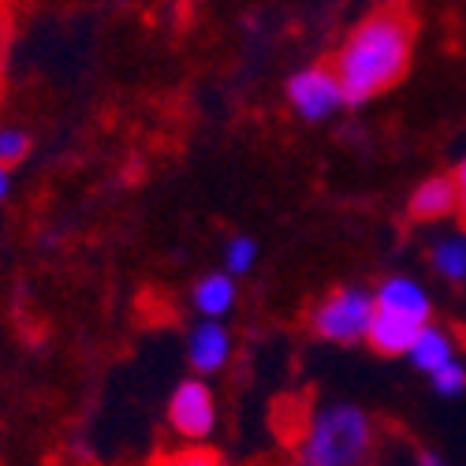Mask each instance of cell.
<instances>
[{
  "mask_svg": "<svg viewBox=\"0 0 466 466\" xmlns=\"http://www.w3.org/2000/svg\"><path fill=\"white\" fill-rule=\"evenodd\" d=\"M414 34H418V19L410 8L400 5L373 8L347 34V42L332 56V71L339 75L347 105L370 101L403 79L414 53Z\"/></svg>",
  "mask_w": 466,
  "mask_h": 466,
  "instance_id": "obj_1",
  "label": "cell"
},
{
  "mask_svg": "<svg viewBox=\"0 0 466 466\" xmlns=\"http://www.w3.org/2000/svg\"><path fill=\"white\" fill-rule=\"evenodd\" d=\"M373 448V425L359 407H329L302 441L306 466H362Z\"/></svg>",
  "mask_w": 466,
  "mask_h": 466,
  "instance_id": "obj_2",
  "label": "cell"
},
{
  "mask_svg": "<svg viewBox=\"0 0 466 466\" xmlns=\"http://www.w3.org/2000/svg\"><path fill=\"white\" fill-rule=\"evenodd\" d=\"M373 314H377V299L355 288H343V291H332L314 309V332L332 343H359L370 336Z\"/></svg>",
  "mask_w": 466,
  "mask_h": 466,
  "instance_id": "obj_3",
  "label": "cell"
},
{
  "mask_svg": "<svg viewBox=\"0 0 466 466\" xmlns=\"http://www.w3.org/2000/svg\"><path fill=\"white\" fill-rule=\"evenodd\" d=\"M288 97L299 108L302 120H325L339 105H347V94L339 86V75L332 71V64H314L299 71L288 86Z\"/></svg>",
  "mask_w": 466,
  "mask_h": 466,
  "instance_id": "obj_4",
  "label": "cell"
},
{
  "mask_svg": "<svg viewBox=\"0 0 466 466\" xmlns=\"http://www.w3.org/2000/svg\"><path fill=\"white\" fill-rule=\"evenodd\" d=\"M213 421H217L213 392L202 380H183L168 400V425L187 441H202L213 433Z\"/></svg>",
  "mask_w": 466,
  "mask_h": 466,
  "instance_id": "obj_5",
  "label": "cell"
},
{
  "mask_svg": "<svg viewBox=\"0 0 466 466\" xmlns=\"http://www.w3.org/2000/svg\"><path fill=\"white\" fill-rule=\"evenodd\" d=\"M410 217L430 224V220H444L451 213H459V183L455 176H430L414 194H410Z\"/></svg>",
  "mask_w": 466,
  "mask_h": 466,
  "instance_id": "obj_6",
  "label": "cell"
},
{
  "mask_svg": "<svg viewBox=\"0 0 466 466\" xmlns=\"http://www.w3.org/2000/svg\"><path fill=\"white\" fill-rule=\"evenodd\" d=\"M425 325L403 318V314H388V309H377L373 325H370V347L377 355H410V347L418 343Z\"/></svg>",
  "mask_w": 466,
  "mask_h": 466,
  "instance_id": "obj_7",
  "label": "cell"
},
{
  "mask_svg": "<svg viewBox=\"0 0 466 466\" xmlns=\"http://www.w3.org/2000/svg\"><path fill=\"white\" fill-rule=\"evenodd\" d=\"M187 355H190V366L198 373H217L228 355H231V336L220 321H202L198 329L190 332L187 339Z\"/></svg>",
  "mask_w": 466,
  "mask_h": 466,
  "instance_id": "obj_8",
  "label": "cell"
},
{
  "mask_svg": "<svg viewBox=\"0 0 466 466\" xmlns=\"http://www.w3.org/2000/svg\"><path fill=\"white\" fill-rule=\"evenodd\" d=\"M377 309H388V314H403L418 325H430V295H425L414 280L407 277H392L384 280L380 291H377Z\"/></svg>",
  "mask_w": 466,
  "mask_h": 466,
  "instance_id": "obj_9",
  "label": "cell"
},
{
  "mask_svg": "<svg viewBox=\"0 0 466 466\" xmlns=\"http://www.w3.org/2000/svg\"><path fill=\"white\" fill-rule=\"evenodd\" d=\"M410 362H414L421 373H430V377L441 373L444 366H451V362H455V347H451L448 332L425 325L421 336H418V343L410 347Z\"/></svg>",
  "mask_w": 466,
  "mask_h": 466,
  "instance_id": "obj_10",
  "label": "cell"
},
{
  "mask_svg": "<svg viewBox=\"0 0 466 466\" xmlns=\"http://www.w3.org/2000/svg\"><path fill=\"white\" fill-rule=\"evenodd\" d=\"M231 302H236V280H231L228 273H209V277H202L198 284H194V306H198L206 318L228 314Z\"/></svg>",
  "mask_w": 466,
  "mask_h": 466,
  "instance_id": "obj_11",
  "label": "cell"
},
{
  "mask_svg": "<svg viewBox=\"0 0 466 466\" xmlns=\"http://www.w3.org/2000/svg\"><path fill=\"white\" fill-rule=\"evenodd\" d=\"M433 265L437 273L451 284H462L466 280V239H448L433 250Z\"/></svg>",
  "mask_w": 466,
  "mask_h": 466,
  "instance_id": "obj_12",
  "label": "cell"
},
{
  "mask_svg": "<svg viewBox=\"0 0 466 466\" xmlns=\"http://www.w3.org/2000/svg\"><path fill=\"white\" fill-rule=\"evenodd\" d=\"M30 153V138L23 131H0V168L19 165Z\"/></svg>",
  "mask_w": 466,
  "mask_h": 466,
  "instance_id": "obj_13",
  "label": "cell"
},
{
  "mask_svg": "<svg viewBox=\"0 0 466 466\" xmlns=\"http://www.w3.org/2000/svg\"><path fill=\"white\" fill-rule=\"evenodd\" d=\"M254 254H258V247L247 236L231 239L228 243V273H250V268H254Z\"/></svg>",
  "mask_w": 466,
  "mask_h": 466,
  "instance_id": "obj_14",
  "label": "cell"
},
{
  "mask_svg": "<svg viewBox=\"0 0 466 466\" xmlns=\"http://www.w3.org/2000/svg\"><path fill=\"white\" fill-rule=\"evenodd\" d=\"M433 388H437L441 396H459L462 388H466V370H462L459 362L444 366L441 373H433Z\"/></svg>",
  "mask_w": 466,
  "mask_h": 466,
  "instance_id": "obj_15",
  "label": "cell"
},
{
  "mask_svg": "<svg viewBox=\"0 0 466 466\" xmlns=\"http://www.w3.org/2000/svg\"><path fill=\"white\" fill-rule=\"evenodd\" d=\"M165 466H217V451L209 448H183L165 459Z\"/></svg>",
  "mask_w": 466,
  "mask_h": 466,
  "instance_id": "obj_16",
  "label": "cell"
},
{
  "mask_svg": "<svg viewBox=\"0 0 466 466\" xmlns=\"http://www.w3.org/2000/svg\"><path fill=\"white\" fill-rule=\"evenodd\" d=\"M451 176H455V183H459V224L466 228V157H462V165H459Z\"/></svg>",
  "mask_w": 466,
  "mask_h": 466,
  "instance_id": "obj_17",
  "label": "cell"
},
{
  "mask_svg": "<svg viewBox=\"0 0 466 466\" xmlns=\"http://www.w3.org/2000/svg\"><path fill=\"white\" fill-rule=\"evenodd\" d=\"M8 190H12V176L8 168H0V198H8Z\"/></svg>",
  "mask_w": 466,
  "mask_h": 466,
  "instance_id": "obj_18",
  "label": "cell"
},
{
  "mask_svg": "<svg viewBox=\"0 0 466 466\" xmlns=\"http://www.w3.org/2000/svg\"><path fill=\"white\" fill-rule=\"evenodd\" d=\"M418 466H444V462H441L437 455H430V451H421V455H418Z\"/></svg>",
  "mask_w": 466,
  "mask_h": 466,
  "instance_id": "obj_19",
  "label": "cell"
},
{
  "mask_svg": "<svg viewBox=\"0 0 466 466\" xmlns=\"http://www.w3.org/2000/svg\"><path fill=\"white\" fill-rule=\"evenodd\" d=\"M0 49H5V34H0Z\"/></svg>",
  "mask_w": 466,
  "mask_h": 466,
  "instance_id": "obj_20",
  "label": "cell"
}]
</instances>
